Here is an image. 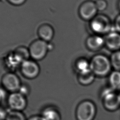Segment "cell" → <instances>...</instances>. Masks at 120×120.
Wrapping results in <instances>:
<instances>
[{
  "mask_svg": "<svg viewBox=\"0 0 120 120\" xmlns=\"http://www.w3.org/2000/svg\"><path fill=\"white\" fill-rule=\"evenodd\" d=\"M102 100L104 107L109 111L117 110L120 107V96L112 88H106L102 93Z\"/></svg>",
  "mask_w": 120,
  "mask_h": 120,
  "instance_id": "cell-4",
  "label": "cell"
},
{
  "mask_svg": "<svg viewBox=\"0 0 120 120\" xmlns=\"http://www.w3.org/2000/svg\"><path fill=\"white\" fill-rule=\"evenodd\" d=\"M87 47L92 51H98L105 45V38L101 35L95 34L89 36L86 40Z\"/></svg>",
  "mask_w": 120,
  "mask_h": 120,
  "instance_id": "cell-11",
  "label": "cell"
},
{
  "mask_svg": "<svg viewBox=\"0 0 120 120\" xmlns=\"http://www.w3.org/2000/svg\"><path fill=\"white\" fill-rule=\"evenodd\" d=\"M112 64L110 58L98 54L94 55L90 62V68L95 76H105L111 73Z\"/></svg>",
  "mask_w": 120,
  "mask_h": 120,
  "instance_id": "cell-1",
  "label": "cell"
},
{
  "mask_svg": "<svg viewBox=\"0 0 120 120\" xmlns=\"http://www.w3.org/2000/svg\"><path fill=\"white\" fill-rule=\"evenodd\" d=\"M3 0H0V1H3Z\"/></svg>",
  "mask_w": 120,
  "mask_h": 120,
  "instance_id": "cell-28",
  "label": "cell"
},
{
  "mask_svg": "<svg viewBox=\"0 0 120 120\" xmlns=\"http://www.w3.org/2000/svg\"><path fill=\"white\" fill-rule=\"evenodd\" d=\"M41 115L45 120H61V115L59 111L53 106L45 107L42 111Z\"/></svg>",
  "mask_w": 120,
  "mask_h": 120,
  "instance_id": "cell-13",
  "label": "cell"
},
{
  "mask_svg": "<svg viewBox=\"0 0 120 120\" xmlns=\"http://www.w3.org/2000/svg\"><path fill=\"white\" fill-rule=\"evenodd\" d=\"M3 88L11 93L19 91L22 83L19 77L13 72H9L4 74L1 78Z\"/></svg>",
  "mask_w": 120,
  "mask_h": 120,
  "instance_id": "cell-7",
  "label": "cell"
},
{
  "mask_svg": "<svg viewBox=\"0 0 120 120\" xmlns=\"http://www.w3.org/2000/svg\"><path fill=\"white\" fill-rule=\"evenodd\" d=\"M119 8H120V1L119 2Z\"/></svg>",
  "mask_w": 120,
  "mask_h": 120,
  "instance_id": "cell-27",
  "label": "cell"
},
{
  "mask_svg": "<svg viewBox=\"0 0 120 120\" xmlns=\"http://www.w3.org/2000/svg\"><path fill=\"white\" fill-rule=\"evenodd\" d=\"M10 4L15 6H19L23 5L27 0H7Z\"/></svg>",
  "mask_w": 120,
  "mask_h": 120,
  "instance_id": "cell-23",
  "label": "cell"
},
{
  "mask_svg": "<svg viewBox=\"0 0 120 120\" xmlns=\"http://www.w3.org/2000/svg\"><path fill=\"white\" fill-rule=\"evenodd\" d=\"M90 21V28L96 34L99 35L107 34L112 31L111 22L105 15H97Z\"/></svg>",
  "mask_w": 120,
  "mask_h": 120,
  "instance_id": "cell-2",
  "label": "cell"
},
{
  "mask_svg": "<svg viewBox=\"0 0 120 120\" xmlns=\"http://www.w3.org/2000/svg\"><path fill=\"white\" fill-rule=\"evenodd\" d=\"M39 38L47 42H51L54 35L53 27L49 24H43L40 25L38 30Z\"/></svg>",
  "mask_w": 120,
  "mask_h": 120,
  "instance_id": "cell-12",
  "label": "cell"
},
{
  "mask_svg": "<svg viewBox=\"0 0 120 120\" xmlns=\"http://www.w3.org/2000/svg\"><path fill=\"white\" fill-rule=\"evenodd\" d=\"M110 60L112 68L115 70L120 71V50L113 52L110 58Z\"/></svg>",
  "mask_w": 120,
  "mask_h": 120,
  "instance_id": "cell-17",
  "label": "cell"
},
{
  "mask_svg": "<svg viewBox=\"0 0 120 120\" xmlns=\"http://www.w3.org/2000/svg\"><path fill=\"white\" fill-rule=\"evenodd\" d=\"M27 120H45L41 115H33L30 117Z\"/></svg>",
  "mask_w": 120,
  "mask_h": 120,
  "instance_id": "cell-25",
  "label": "cell"
},
{
  "mask_svg": "<svg viewBox=\"0 0 120 120\" xmlns=\"http://www.w3.org/2000/svg\"><path fill=\"white\" fill-rule=\"evenodd\" d=\"M109 82L110 87L114 90L120 89V71L114 70L109 74Z\"/></svg>",
  "mask_w": 120,
  "mask_h": 120,
  "instance_id": "cell-15",
  "label": "cell"
},
{
  "mask_svg": "<svg viewBox=\"0 0 120 120\" xmlns=\"http://www.w3.org/2000/svg\"><path fill=\"white\" fill-rule=\"evenodd\" d=\"M105 45L113 52L120 50V33L115 30L106 34L105 38Z\"/></svg>",
  "mask_w": 120,
  "mask_h": 120,
  "instance_id": "cell-10",
  "label": "cell"
},
{
  "mask_svg": "<svg viewBox=\"0 0 120 120\" xmlns=\"http://www.w3.org/2000/svg\"><path fill=\"white\" fill-rule=\"evenodd\" d=\"M97 112L95 104L89 100L81 102L77 105L75 111L77 120H93Z\"/></svg>",
  "mask_w": 120,
  "mask_h": 120,
  "instance_id": "cell-3",
  "label": "cell"
},
{
  "mask_svg": "<svg viewBox=\"0 0 120 120\" xmlns=\"http://www.w3.org/2000/svg\"><path fill=\"white\" fill-rule=\"evenodd\" d=\"M15 54L21 60L23 61L30 59L29 48L24 46H19L16 48L14 52Z\"/></svg>",
  "mask_w": 120,
  "mask_h": 120,
  "instance_id": "cell-16",
  "label": "cell"
},
{
  "mask_svg": "<svg viewBox=\"0 0 120 120\" xmlns=\"http://www.w3.org/2000/svg\"><path fill=\"white\" fill-rule=\"evenodd\" d=\"M6 120H27V119L22 112L10 110L8 112Z\"/></svg>",
  "mask_w": 120,
  "mask_h": 120,
  "instance_id": "cell-18",
  "label": "cell"
},
{
  "mask_svg": "<svg viewBox=\"0 0 120 120\" xmlns=\"http://www.w3.org/2000/svg\"><path fill=\"white\" fill-rule=\"evenodd\" d=\"M98 11L95 2L90 0L83 2L78 9L79 16L85 21H91L97 15Z\"/></svg>",
  "mask_w": 120,
  "mask_h": 120,
  "instance_id": "cell-9",
  "label": "cell"
},
{
  "mask_svg": "<svg viewBox=\"0 0 120 120\" xmlns=\"http://www.w3.org/2000/svg\"><path fill=\"white\" fill-rule=\"evenodd\" d=\"M95 3L98 11H102L105 10L108 6V3L106 0H97Z\"/></svg>",
  "mask_w": 120,
  "mask_h": 120,
  "instance_id": "cell-20",
  "label": "cell"
},
{
  "mask_svg": "<svg viewBox=\"0 0 120 120\" xmlns=\"http://www.w3.org/2000/svg\"><path fill=\"white\" fill-rule=\"evenodd\" d=\"M114 27L115 31L120 33V14L118 15L114 21Z\"/></svg>",
  "mask_w": 120,
  "mask_h": 120,
  "instance_id": "cell-22",
  "label": "cell"
},
{
  "mask_svg": "<svg viewBox=\"0 0 120 120\" xmlns=\"http://www.w3.org/2000/svg\"><path fill=\"white\" fill-rule=\"evenodd\" d=\"M75 68L78 73L90 69V62L85 59H80L76 62Z\"/></svg>",
  "mask_w": 120,
  "mask_h": 120,
  "instance_id": "cell-19",
  "label": "cell"
},
{
  "mask_svg": "<svg viewBox=\"0 0 120 120\" xmlns=\"http://www.w3.org/2000/svg\"><path fill=\"white\" fill-rule=\"evenodd\" d=\"M8 105L11 110L22 112L27 105L26 97L18 91L10 93L8 97Z\"/></svg>",
  "mask_w": 120,
  "mask_h": 120,
  "instance_id": "cell-8",
  "label": "cell"
},
{
  "mask_svg": "<svg viewBox=\"0 0 120 120\" xmlns=\"http://www.w3.org/2000/svg\"><path fill=\"white\" fill-rule=\"evenodd\" d=\"M18 92L21 93L23 95H24V96L26 97L29 94V92H30L29 88L28 87L26 86V85L22 84Z\"/></svg>",
  "mask_w": 120,
  "mask_h": 120,
  "instance_id": "cell-21",
  "label": "cell"
},
{
  "mask_svg": "<svg viewBox=\"0 0 120 120\" xmlns=\"http://www.w3.org/2000/svg\"><path fill=\"white\" fill-rule=\"evenodd\" d=\"M3 94V93L2 92V91L0 90V103L1 102V101L3 98V97H4V95Z\"/></svg>",
  "mask_w": 120,
  "mask_h": 120,
  "instance_id": "cell-26",
  "label": "cell"
},
{
  "mask_svg": "<svg viewBox=\"0 0 120 120\" xmlns=\"http://www.w3.org/2000/svg\"><path fill=\"white\" fill-rule=\"evenodd\" d=\"M95 77V75L90 69L86 71L78 73L77 80L80 84L87 86L90 85L94 82Z\"/></svg>",
  "mask_w": 120,
  "mask_h": 120,
  "instance_id": "cell-14",
  "label": "cell"
},
{
  "mask_svg": "<svg viewBox=\"0 0 120 120\" xmlns=\"http://www.w3.org/2000/svg\"><path fill=\"white\" fill-rule=\"evenodd\" d=\"M49 43L39 38L33 41L29 47L30 59L37 61L44 59L50 51Z\"/></svg>",
  "mask_w": 120,
  "mask_h": 120,
  "instance_id": "cell-5",
  "label": "cell"
},
{
  "mask_svg": "<svg viewBox=\"0 0 120 120\" xmlns=\"http://www.w3.org/2000/svg\"><path fill=\"white\" fill-rule=\"evenodd\" d=\"M8 112L5 109L0 107V120H6L7 117Z\"/></svg>",
  "mask_w": 120,
  "mask_h": 120,
  "instance_id": "cell-24",
  "label": "cell"
},
{
  "mask_svg": "<svg viewBox=\"0 0 120 120\" xmlns=\"http://www.w3.org/2000/svg\"><path fill=\"white\" fill-rule=\"evenodd\" d=\"M20 69L22 75L29 79L36 78L40 72V67L37 61L31 59L23 61L20 67Z\"/></svg>",
  "mask_w": 120,
  "mask_h": 120,
  "instance_id": "cell-6",
  "label": "cell"
}]
</instances>
